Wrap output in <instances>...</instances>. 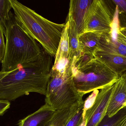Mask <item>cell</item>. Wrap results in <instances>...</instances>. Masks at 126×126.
I'll return each mask as SVG.
<instances>
[{
  "label": "cell",
  "instance_id": "1",
  "mask_svg": "<svg viewBox=\"0 0 126 126\" xmlns=\"http://www.w3.org/2000/svg\"><path fill=\"white\" fill-rule=\"evenodd\" d=\"M52 56L43 51L36 61L0 72V99L13 101L31 93L45 95L51 70Z\"/></svg>",
  "mask_w": 126,
  "mask_h": 126
},
{
  "label": "cell",
  "instance_id": "2",
  "mask_svg": "<svg viewBox=\"0 0 126 126\" xmlns=\"http://www.w3.org/2000/svg\"><path fill=\"white\" fill-rule=\"evenodd\" d=\"M5 36L6 49L1 63V72H9L22 65L36 61L42 55L44 50L23 29L11 11Z\"/></svg>",
  "mask_w": 126,
  "mask_h": 126
},
{
  "label": "cell",
  "instance_id": "3",
  "mask_svg": "<svg viewBox=\"0 0 126 126\" xmlns=\"http://www.w3.org/2000/svg\"><path fill=\"white\" fill-rule=\"evenodd\" d=\"M9 0L15 17L23 29L39 43L46 53L55 56L65 23L53 22L16 0Z\"/></svg>",
  "mask_w": 126,
  "mask_h": 126
},
{
  "label": "cell",
  "instance_id": "4",
  "mask_svg": "<svg viewBox=\"0 0 126 126\" xmlns=\"http://www.w3.org/2000/svg\"><path fill=\"white\" fill-rule=\"evenodd\" d=\"M71 69L75 87L82 96L113 85L119 76L94 56L82 53L74 57Z\"/></svg>",
  "mask_w": 126,
  "mask_h": 126
},
{
  "label": "cell",
  "instance_id": "5",
  "mask_svg": "<svg viewBox=\"0 0 126 126\" xmlns=\"http://www.w3.org/2000/svg\"><path fill=\"white\" fill-rule=\"evenodd\" d=\"M45 96V104L56 110L71 108L84 102L75 87L72 69L63 74L50 71Z\"/></svg>",
  "mask_w": 126,
  "mask_h": 126
},
{
  "label": "cell",
  "instance_id": "6",
  "mask_svg": "<svg viewBox=\"0 0 126 126\" xmlns=\"http://www.w3.org/2000/svg\"><path fill=\"white\" fill-rule=\"evenodd\" d=\"M104 0H93L85 21L84 33L95 32L112 33L115 11Z\"/></svg>",
  "mask_w": 126,
  "mask_h": 126
},
{
  "label": "cell",
  "instance_id": "7",
  "mask_svg": "<svg viewBox=\"0 0 126 126\" xmlns=\"http://www.w3.org/2000/svg\"><path fill=\"white\" fill-rule=\"evenodd\" d=\"M114 85V84L101 89L93 105L86 111L82 118L86 121V126H98L106 115Z\"/></svg>",
  "mask_w": 126,
  "mask_h": 126
},
{
  "label": "cell",
  "instance_id": "8",
  "mask_svg": "<svg viewBox=\"0 0 126 126\" xmlns=\"http://www.w3.org/2000/svg\"><path fill=\"white\" fill-rule=\"evenodd\" d=\"M126 107V71L119 76L114 84L112 93L107 108L106 115L110 118Z\"/></svg>",
  "mask_w": 126,
  "mask_h": 126
},
{
  "label": "cell",
  "instance_id": "9",
  "mask_svg": "<svg viewBox=\"0 0 126 126\" xmlns=\"http://www.w3.org/2000/svg\"><path fill=\"white\" fill-rule=\"evenodd\" d=\"M47 104L18 122V126H47L56 112Z\"/></svg>",
  "mask_w": 126,
  "mask_h": 126
},
{
  "label": "cell",
  "instance_id": "10",
  "mask_svg": "<svg viewBox=\"0 0 126 126\" xmlns=\"http://www.w3.org/2000/svg\"><path fill=\"white\" fill-rule=\"evenodd\" d=\"M93 2L92 0H71L70 1L68 14L72 16L76 23L79 36L84 33L85 18Z\"/></svg>",
  "mask_w": 126,
  "mask_h": 126
},
{
  "label": "cell",
  "instance_id": "11",
  "mask_svg": "<svg viewBox=\"0 0 126 126\" xmlns=\"http://www.w3.org/2000/svg\"><path fill=\"white\" fill-rule=\"evenodd\" d=\"M94 56L118 76L126 71V57L100 49L94 53Z\"/></svg>",
  "mask_w": 126,
  "mask_h": 126
},
{
  "label": "cell",
  "instance_id": "12",
  "mask_svg": "<svg viewBox=\"0 0 126 126\" xmlns=\"http://www.w3.org/2000/svg\"><path fill=\"white\" fill-rule=\"evenodd\" d=\"M103 34L95 32L84 33L79 36L81 52L94 56V53L100 48L101 39Z\"/></svg>",
  "mask_w": 126,
  "mask_h": 126
},
{
  "label": "cell",
  "instance_id": "13",
  "mask_svg": "<svg viewBox=\"0 0 126 126\" xmlns=\"http://www.w3.org/2000/svg\"><path fill=\"white\" fill-rule=\"evenodd\" d=\"M100 49L126 57V45L113 38L112 33L102 35Z\"/></svg>",
  "mask_w": 126,
  "mask_h": 126
},
{
  "label": "cell",
  "instance_id": "14",
  "mask_svg": "<svg viewBox=\"0 0 126 126\" xmlns=\"http://www.w3.org/2000/svg\"><path fill=\"white\" fill-rule=\"evenodd\" d=\"M70 22L66 19L62 37L57 52L55 56V61H73L70 57L69 45V32Z\"/></svg>",
  "mask_w": 126,
  "mask_h": 126
},
{
  "label": "cell",
  "instance_id": "15",
  "mask_svg": "<svg viewBox=\"0 0 126 126\" xmlns=\"http://www.w3.org/2000/svg\"><path fill=\"white\" fill-rule=\"evenodd\" d=\"M84 102L81 104L61 110H57L55 115L47 126H65L68 121L78 111Z\"/></svg>",
  "mask_w": 126,
  "mask_h": 126
},
{
  "label": "cell",
  "instance_id": "16",
  "mask_svg": "<svg viewBox=\"0 0 126 126\" xmlns=\"http://www.w3.org/2000/svg\"><path fill=\"white\" fill-rule=\"evenodd\" d=\"M67 18L70 22L69 32V45L71 58L74 57L81 53L79 42V34L76 25L72 16L68 14Z\"/></svg>",
  "mask_w": 126,
  "mask_h": 126
},
{
  "label": "cell",
  "instance_id": "17",
  "mask_svg": "<svg viewBox=\"0 0 126 126\" xmlns=\"http://www.w3.org/2000/svg\"><path fill=\"white\" fill-rule=\"evenodd\" d=\"M11 9L12 6L9 0H0V28L3 29L4 35L6 33V28Z\"/></svg>",
  "mask_w": 126,
  "mask_h": 126
},
{
  "label": "cell",
  "instance_id": "18",
  "mask_svg": "<svg viewBox=\"0 0 126 126\" xmlns=\"http://www.w3.org/2000/svg\"><path fill=\"white\" fill-rule=\"evenodd\" d=\"M126 116V107H125L119 110L112 117L110 118L106 115L97 126H118Z\"/></svg>",
  "mask_w": 126,
  "mask_h": 126
},
{
  "label": "cell",
  "instance_id": "19",
  "mask_svg": "<svg viewBox=\"0 0 126 126\" xmlns=\"http://www.w3.org/2000/svg\"><path fill=\"white\" fill-rule=\"evenodd\" d=\"M118 12V26L120 28H126V0H112Z\"/></svg>",
  "mask_w": 126,
  "mask_h": 126
},
{
  "label": "cell",
  "instance_id": "20",
  "mask_svg": "<svg viewBox=\"0 0 126 126\" xmlns=\"http://www.w3.org/2000/svg\"><path fill=\"white\" fill-rule=\"evenodd\" d=\"M84 103L78 111L72 116L65 126H79L83 118Z\"/></svg>",
  "mask_w": 126,
  "mask_h": 126
},
{
  "label": "cell",
  "instance_id": "21",
  "mask_svg": "<svg viewBox=\"0 0 126 126\" xmlns=\"http://www.w3.org/2000/svg\"><path fill=\"white\" fill-rule=\"evenodd\" d=\"M99 92V91L98 90L94 91L93 93L84 101L83 118L84 116L86 111L91 108L93 105L95 100Z\"/></svg>",
  "mask_w": 126,
  "mask_h": 126
},
{
  "label": "cell",
  "instance_id": "22",
  "mask_svg": "<svg viewBox=\"0 0 126 126\" xmlns=\"http://www.w3.org/2000/svg\"><path fill=\"white\" fill-rule=\"evenodd\" d=\"M4 32L0 28V60L1 63L3 61L6 49V43L4 39Z\"/></svg>",
  "mask_w": 126,
  "mask_h": 126
},
{
  "label": "cell",
  "instance_id": "23",
  "mask_svg": "<svg viewBox=\"0 0 126 126\" xmlns=\"http://www.w3.org/2000/svg\"><path fill=\"white\" fill-rule=\"evenodd\" d=\"M11 103L9 101L4 99L0 100V115H3L8 109L10 108Z\"/></svg>",
  "mask_w": 126,
  "mask_h": 126
},
{
  "label": "cell",
  "instance_id": "24",
  "mask_svg": "<svg viewBox=\"0 0 126 126\" xmlns=\"http://www.w3.org/2000/svg\"><path fill=\"white\" fill-rule=\"evenodd\" d=\"M115 38L119 42L126 45V36L120 33L117 28L116 30Z\"/></svg>",
  "mask_w": 126,
  "mask_h": 126
},
{
  "label": "cell",
  "instance_id": "25",
  "mask_svg": "<svg viewBox=\"0 0 126 126\" xmlns=\"http://www.w3.org/2000/svg\"><path fill=\"white\" fill-rule=\"evenodd\" d=\"M117 29L122 34L126 36V28H120L117 26Z\"/></svg>",
  "mask_w": 126,
  "mask_h": 126
},
{
  "label": "cell",
  "instance_id": "26",
  "mask_svg": "<svg viewBox=\"0 0 126 126\" xmlns=\"http://www.w3.org/2000/svg\"><path fill=\"white\" fill-rule=\"evenodd\" d=\"M118 126H126V116L120 122Z\"/></svg>",
  "mask_w": 126,
  "mask_h": 126
}]
</instances>
